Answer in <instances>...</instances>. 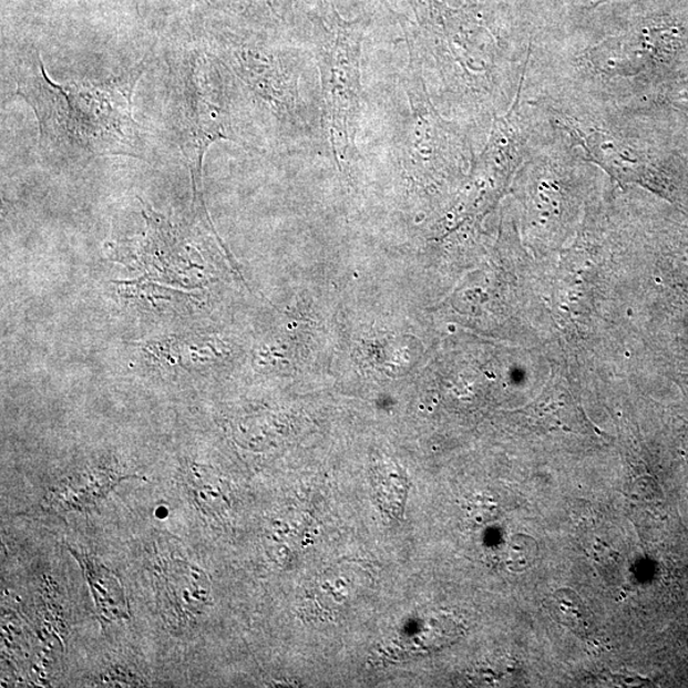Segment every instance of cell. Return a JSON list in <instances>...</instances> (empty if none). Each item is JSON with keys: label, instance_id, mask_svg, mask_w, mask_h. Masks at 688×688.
Wrapping results in <instances>:
<instances>
[{"label": "cell", "instance_id": "ba28073f", "mask_svg": "<svg viewBox=\"0 0 688 688\" xmlns=\"http://www.w3.org/2000/svg\"><path fill=\"white\" fill-rule=\"evenodd\" d=\"M82 567L90 585L101 622L114 623L131 618L130 605L121 579L100 561L84 552L68 547Z\"/></svg>", "mask_w": 688, "mask_h": 688}, {"label": "cell", "instance_id": "5b68a950", "mask_svg": "<svg viewBox=\"0 0 688 688\" xmlns=\"http://www.w3.org/2000/svg\"><path fill=\"white\" fill-rule=\"evenodd\" d=\"M218 58L260 107L288 133H300L306 123L300 113L299 74L285 55L261 47L232 42Z\"/></svg>", "mask_w": 688, "mask_h": 688}, {"label": "cell", "instance_id": "8992f818", "mask_svg": "<svg viewBox=\"0 0 688 688\" xmlns=\"http://www.w3.org/2000/svg\"><path fill=\"white\" fill-rule=\"evenodd\" d=\"M155 579L161 610L175 625H188L209 606L208 575L181 555H157Z\"/></svg>", "mask_w": 688, "mask_h": 688}, {"label": "cell", "instance_id": "9c48e42d", "mask_svg": "<svg viewBox=\"0 0 688 688\" xmlns=\"http://www.w3.org/2000/svg\"><path fill=\"white\" fill-rule=\"evenodd\" d=\"M186 484L191 491L194 503L202 513L208 516H219L225 513L227 497L223 484L208 471L199 465H194L186 473Z\"/></svg>", "mask_w": 688, "mask_h": 688}, {"label": "cell", "instance_id": "7c38bea8", "mask_svg": "<svg viewBox=\"0 0 688 688\" xmlns=\"http://www.w3.org/2000/svg\"><path fill=\"white\" fill-rule=\"evenodd\" d=\"M593 558L596 559V564L599 566V571L603 573H616L618 561L622 559L617 552L610 550L603 542H597L593 547Z\"/></svg>", "mask_w": 688, "mask_h": 688}, {"label": "cell", "instance_id": "7a4b0ae2", "mask_svg": "<svg viewBox=\"0 0 688 688\" xmlns=\"http://www.w3.org/2000/svg\"><path fill=\"white\" fill-rule=\"evenodd\" d=\"M232 71L218 55L193 48L168 58V126L189 167L194 206L203 201V163L212 144L229 141L249 147L239 133Z\"/></svg>", "mask_w": 688, "mask_h": 688}, {"label": "cell", "instance_id": "8fae6325", "mask_svg": "<svg viewBox=\"0 0 688 688\" xmlns=\"http://www.w3.org/2000/svg\"><path fill=\"white\" fill-rule=\"evenodd\" d=\"M538 557V545L532 537L515 534L501 551V559L510 572L523 573L533 566Z\"/></svg>", "mask_w": 688, "mask_h": 688}, {"label": "cell", "instance_id": "3957f363", "mask_svg": "<svg viewBox=\"0 0 688 688\" xmlns=\"http://www.w3.org/2000/svg\"><path fill=\"white\" fill-rule=\"evenodd\" d=\"M402 81L408 112L399 131L397 155L404 174L421 184H443L470 175L478 156L475 127L444 117L433 105L418 48L410 45Z\"/></svg>", "mask_w": 688, "mask_h": 688}, {"label": "cell", "instance_id": "6da1fadb", "mask_svg": "<svg viewBox=\"0 0 688 688\" xmlns=\"http://www.w3.org/2000/svg\"><path fill=\"white\" fill-rule=\"evenodd\" d=\"M144 61L104 80L50 79L39 51L23 55L16 95L35 113L39 148L49 161L88 163L100 157L147 158V142L133 116V92Z\"/></svg>", "mask_w": 688, "mask_h": 688}, {"label": "cell", "instance_id": "277c9868", "mask_svg": "<svg viewBox=\"0 0 688 688\" xmlns=\"http://www.w3.org/2000/svg\"><path fill=\"white\" fill-rule=\"evenodd\" d=\"M361 38L338 31L318 48L325 116L331 153L342 173L357 161L356 133L361 101Z\"/></svg>", "mask_w": 688, "mask_h": 688}, {"label": "cell", "instance_id": "30bf717a", "mask_svg": "<svg viewBox=\"0 0 688 688\" xmlns=\"http://www.w3.org/2000/svg\"><path fill=\"white\" fill-rule=\"evenodd\" d=\"M552 614L559 624L576 634L585 636L591 630V615L583 600L574 591L559 589L552 597Z\"/></svg>", "mask_w": 688, "mask_h": 688}, {"label": "cell", "instance_id": "52a82bcc", "mask_svg": "<svg viewBox=\"0 0 688 688\" xmlns=\"http://www.w3.org/2000/svg\"><path fill=\"white\" fill-rule=\"evenodd\" d=\"M124 479H126L125 475L109 471H93L75 475L49 490L44 499V507L55 514L88 512L105 499L109 492Z\"/></svg>", "mask_w": 688, "mask_h": 688}]
</instances>
